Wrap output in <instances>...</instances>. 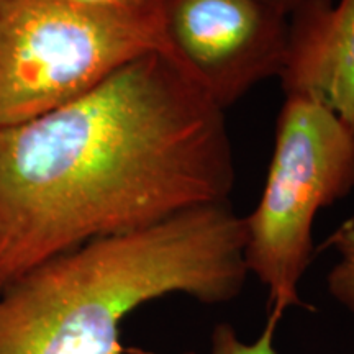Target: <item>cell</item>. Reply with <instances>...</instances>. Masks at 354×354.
Instances as JSON below:
<instances>
[{
    "label": "cell",
    "instance_id": "obj_1",
    "mask_svg": "<svg viewBox=\"0 0 354 354\" xmlns=\"http://www.w3.org/2000/svg\"><path fill=\"white\" fill-rule=\"evenodd\" d=\"M225 110L165 53L0 127V290L84 243L230 202Z\"/></svg>",
    "mask_w": 354,
    "mask_h": 354
},
{
    "label": "cell",
    "instance_id": "obj_2",
    "mask_svg": "<svg viewBox=\"0 0 354 354\" xmlns=\"http://www.w3.org/2000/svg\"><path fill=\"white\" fill-rule=\"evenodd\" d=\"M245 216L232 203L180 212L43 261L0 290V354H125L123 320L183 294L232 302L248 277Z\"/></svg>",
    "mask_w": 354,
    "mask_h": 354
},
{
    "label": "cell",
    "instance_id": "obj_3",
    "mask_svg": "<svg viewBox=\"0 0 354 354\" xmlns=\"http://www.w3.org/2000/svg\"><path fill=\"white\" fill-rule=\"evenodd\" d=\"M154 51L171 56L161 8L91 12L63 0H0V127L59 107Z\"/></svg>",
    "mask_w": 354,
    "mask_h": 354
},
{
    "label": "cell",
    "instance_id": "obj_4",
    "mask_svg": "<svg viewBox=\"0 0 354 354\" xmlns=\"http://www.w3.org/2000/svg\"><path fill=\"white\" fill-rule=\"evenodd\" d=\"M354 189V133L307 97H286L263 194L245 216V263L268 289L269 312L304 305L299 286L313 256V221Z\"/></svg>",
    "mask_w": 354,
    "mask_h": 354
},
{
    "label": "cell",
    "instance_id": "obj_5",
    "mask_svg": "<svg viewBox=\"0 0 354 354\" xmlns=\"http://www.w3.org/2000/svg\"><path fill=\"white\" fill-rule=\"evenodd\" d=\"M171 57L221 110L281 77L289 17L263 0H162Z\"/></svg>",
    "mask_w": 354,
    "mask_h": 354
},
{
    "label": "cell",
    "instance_id": "obj_6",
    "mask_svg": "<svg viewBox=\"0 0 354 354\" xmlns=\"http://www.w3.org/2000/svg\"><path fill=\"white\" fill-rule=\"evenodd\" d=\"M286 97H307L354 133V0H305L289 15Z\"/></svg>",
    "mask_w": 354,
    "mask_h": 354
},
{
    "label": "cell",
    "instance_id": "obj_7",
    "mask_svg": "<svg viewBox=\"0 0 354 354\" xmlns=\"http://www.w3.org/2000/svg\"><path fill=\"white\" fill-rule=\"evenodd\" d=\"M338 253V263L326 276L330 295L354 315V220H348L325 243Z\"/></svg>",
    "mask_w": 354,
    "mask_h": 354
},
{
    "label": "cell",
    "instance_id": "obj_8",
    "mask_svg": "<svg viewBox=\"0 0 354 354\" xmlns=\"http://www.w3.org/2000/svg\"><path fill=\"white\" fill-rule=\"evenodd\" d=\"M281 318V313L269 312L263 331L253 343L243 342L230 323H218L210 336V354H279L274 348V336Z\"/></svg>",
    "mask_w": 354,
    "mask_h": 354
},
{
    "label": "cell",
    "instance_id": "obj_9",
    "mask_svg": "<svg viewBox=\"0 0 354 354\" xmlns=\"http://www.w3.org/2000/svg\"><path fill=\"white\" fill-rule=\"evenodd\" d=\"M63 2L69 3V6L82 8V10L91 12H125V10H135L131 3L127 0H63Z\"/></svg>",
    "mask_w": 354,
    "mask_h": 354
},
{
    "label": "cell",
    "instance_id": "obj_10",
    "mask_svg": "<svg viewBox=\"0 0 354 354\" xmlns=\"http://www.w3.org/2000/svg\"><path fill=\"white\" fill-rule=\"evenodd\" d=\"M263 2L289 17L290 13L295 10V8H299L300 6H302L305 0H263Z\"/></svg>",
    "mask_w": 354,
    "mask_h": 354
},
{
    "label": "cell",
    "instance_id": "obj_11",
    "mask_svg": "<svg viewBox=\"0 0 354 354\" xmlns=\"http://www.w3.org/2000/svg\"><path fill=\"white\" fill-rule=\"evenodd\" d=\"M127 2L140 8H161L162 0H127Z\"/></svg>",
    "mask_w": 354,
    "mask_h": 354
}]
</instances>
